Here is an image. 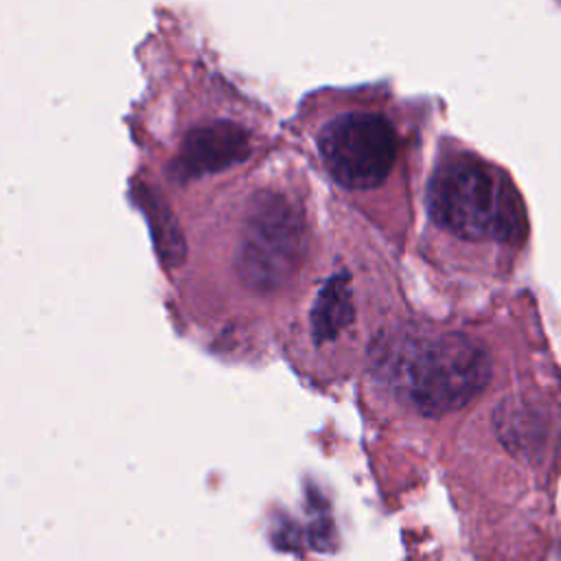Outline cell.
<instances>
[{
	"instance_id": "6da1fadb",
	"label": "cell",
	"mask_w": 561,
	"mask_h": 561,
	"mask_svg": "<svg viewBox=\"0 0 561 561\" xmlns=\"http://www.w3.org/2000/svg\"><path fill=\"white\" fill-rule=\"evenodd\" d=\"M381 377L419 412L436 416L469 403L489 381L486 348L462 333H403L379 344Z\"/></svg>"
},
{
	"instance_id": "7a4b0ae2",
	"label": "cell",
	"mask_w": 561,
	"mask_h": 561,
	"mask_svg": "<svg viewBox=\"0 0 561 561\" xmlns=\"http://www.w3.org/2000/svg\"><path fill=\"white\" fill-rule=\"evenodd\" d=\"M427 206L440 228L469 241L517 243L526 232V213L511 180L471 153L436 164Z\"/></svg>"
},
{
	"instance_id": "3957f363",
	"label": "cell",
	"mask_w": 561,
	"mask_h": 561,
	"mask_svg": "<svg viewBox=\"0 0 561 561\" xmlns=\"http://www.w3.org/2000/svg\"><path fill=\"white\" fill-rule=\"evenodd\" d=\"M307 232L300 208L280 193H259L243 221L237 270L261 294L285 287L305 259Z\"/></svg>"
},
{
	"instance_id": "277c9868",
	"label": "cell",
	"mask_w": 561,
	"mask_h": 561,
	"mask_svg": "<svg viewBox=\"0 0 561 561\" xmlns=\"http://www.w3.org/2000/svg\"><path fill=\"white\" fill-rule=\"evenodd\" d=\"M318 156L329 175L344 188L381 186L399 160V134L392 121L368 107L340 112L316 136Z\"/></svg>"
},
{
	"instance_id": "5b68a950",
	"label": "cell",
	"mask_w": 561,
	"mask_h": 561,
	"mask_svg": "<svg viewBox=\"0 0 561 561\" xmlns=\"http://www.w3.org/2000/svg\"><path fill=\"white\" fill-rule=\"evenodd\" d=\"M250 153V134L232 121H213L193 127L178 153L180 175H204L241 162Z\"/></svg>"
},
{
	"instance_id": "8992f818",
	"label": "cell",
	"mask_w": 561,
	"mask_h": 561,
	"mask_svg": "<svg viewBox=\"0 0 561 561\" xmlns=\"http://www.w3.org/2000/svg\"><path fill=\"white\" fill-rule=\"evenodd\" d=\"M313 335L318 340H331L335 337L353 318V307H351V291L346 285V276H335L331 278L316 305H313Z\"/></svg>"
}]
</instances>
